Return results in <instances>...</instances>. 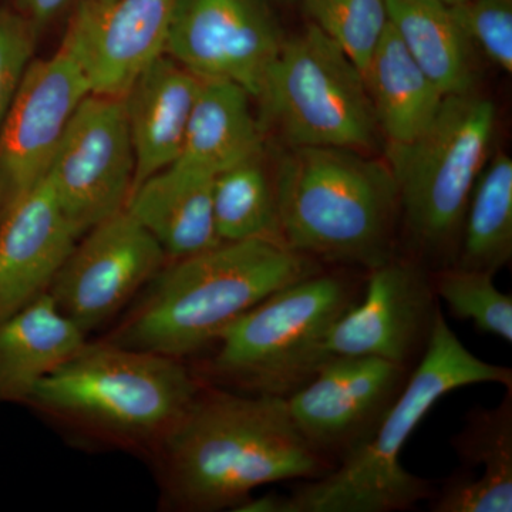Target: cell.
Wrapping results in <instances>:
<instances>
[{
  "label": "cell",
  "instance_id": "6da1fadb",
  "mask_svg": "<svg viewBox=\"0 0 512 512\" xmlns=\"http://www.w3.org/2000/svg\"><path fill=\"white\" fill-rule=\"evenodd\" d=\"M165 507L235 511L256 488L335 468L296 429L286 399L205 384L150 458Z\"/></svg>",
  "mask_w": 512,
  "mask_h": 512
},
{
  "label": "cell",
  "instance_id": "7a4b0ae2",
  "mask_svg": "<svg viewBox=\"0 0 512 512\" xmlns=\"http://www.w3.org/2000/svg\"><path fill=\"white\" fill-rule=\"evenodd\" d=\"M323 268L268 239L222 242L168 261L103 340L185 362L269 295Z\"/></svg>",
  "mask_w": 512,
  "mask_h": 512
},
{
  "label": "cell",
  "instance_id": "3957f363",
  "mask_svg": "<svg viewBox=\"0 0 512 512\" xmlns=\"http://www.w3.org/2000/svg\"><path fill=\"white\" fill-rule=\"evenodd\" d=\"M202 386L184 360L87 340L26 406L84 446L151 458Z\"/></svg>",
  "mask_w": 512,
  "mask_h": 512
},
{
  "label": "cell",
  "instance_id": "277c9868",
  "mask_svg": "<svg viewBox=\"0 0 512 512\" xmlns=\"http://www.w3.org/2000/svg\"><path fill=\"white\" fill-rule=\"evenodd\" d=\"M512 387L510 367L485 362L470 352L440 311L426 353L375 436L326 476L305 481L289 495L251 497L237 512H394L433 497L430 481L400 463L407 440L441 397L471 384Z\"/></svg>",
  "mask_w": 512,
  "mask_h": 512
},
{
  "label": "cell",
  "instance_id": "5b68a950",
  "mask_svg": "<svg viewBox=\"0 0 512 512\" xmlns=\"http://www.w3.org/2000/svg\"><path fill=\"white\" fill-rule=\"evenodd\" d=\"M275 185L292 251L365 272L397 254L400 200L389 164L348 148L289 147Z\"/></svg>",
  "mask_w": 512,
  "mask_h": 512
},
{
  "label": "cell",
  "instance_id": "8992f818",
  "mask_svg": "<svg viewBox=\"0 0 512 512\" xmlns=\"http://www.w3.org/2000/svg\"><path fill=\"white\" fill-rule=\"evenodd\" d=\"M366 274L333 266L279 289L222 330L192 370L210 386L288 399L329 359L330 330L359 301Z\"/></svg>",
  "mask_w": 512,
  "mask_h": 512
},
{
  "label": "cell",
  "instance_id": "52a82bcc",
  "mask_svg": "<svg viewBox=\"0 0 512 512\" xmlns=\"http://www.w3.org/2000/svg\"><path fill=\"white\" fill-rule=\"evenodd\" d=\"M497 109L476 92L444 97L436 120L406 146L387 147L406 256L429 271L456 264L468 201L491 157Z\"/></svg>",
  "mask_w": 512,
  "mask_h": 512
},
{
  "label": "cell",
  "instance_id": "ba28073f",
  "mask_svg": "<svg viewBox=\"0 0 512 512\" xmlns=\"http://www.w3.org/2000/svg\"><path fill=\"white\" fill-rule=\"evenodd\" d=\"M258 100L288 147L365 153L383 138L359 67L312 23L285 37Z\"/></svg>",
  "mask_w": 512,
  "mask_h": 512
},
{
  "label": "cell",
  "instance_id": "9c48e42d",
  "mask_svg": "<svg viewBox=\"0 0 512 512\" xmlns=\"http://www.w3.org/2000/svg\"><path fill=\"white\" fill-rule=\"evenodd\" d=\"M134 173L136 157L123 97L87 94L74 110L46 175L80 238L126 208Z\"/></svg>",
  "mask_w": 512,
  "mask_h": 512
},
{
  "label": "cell",
  "instance_id": "30bf717a",
  "mask_svg": "<svg viewBox=\"0 0 512 512\" xmlns=\"http://www.w3.org/2000/svg\"><path fill=\"white\" fill-rule=\"evenodd\" d=\"M167 262L153 235L124 208L76 242L47 293L89 335L140 296Z\"/></svg>",
  "mask_w": 512,
  "mask_h": 512
},
{
  "label": "cell",
  "instance_id": "8fae6325",
  "mask_svg": "<svg viewBox=\"0 0 512 512\" xmlns=\"http://www.w3.org/2000/svg\"><path fill=\"white\" fill-rule=\"evenodd\" d=\"M285 37L266 0H178L164 53L202 82L259 99Z\"/></svg>",
  "mask_w": 512,
  "mask_h": 512
},
{
  "label": "cell",
  "instance_id": "7c38bea8",
  "mask_svg": "<svg viewBox=\"0 0 512 512\" xmlns=\"http://www.w3.org/2000/svg\"><path fill=\"white\" fill-rule=\"evenodd\" d=\"M410 373L380 357L332 356L286 404L306 443L336 467L375 436Z\"/></svg>",
  "mask_w": 512,
  "mask_h": 512
},
{
  "label": "cell",
  "instance_id": "4fadbf2b",
  "mask_svg": "<svg viewBox=\"0 0 512 512\" xmlns=\"http://www.w3.org/2000/svg\"><path fill=\"white\" fill-rule=\"evenodd\" d=\"M440 311L429 269L396 254L367 272L362 296L330 330L326 350L329 357L375 356L413 370Z\"/></svg>",
  "mask_w": 512,
  "mask_h": 512
},
{
  "label": "cell",
  "instance_id": "5bb4252c",
  "mask_svg": "<svg viewBox=\"0 0 512 512\" xmlns=\"http://www.w3.org/2000/svg\"><path fill=\"white\" fill-rule=\"evenodd\" d=\"M90 93L63 43L55 55L30 63L0 126V217L45 180L74 110Z\"/></svg>",
  "mask_w": 512,
  "mask_h": 512
},
{
  "label": "cell",
  "instance_id": "9a60e30c",
  "mask_svg": "<svg viewBox=\"0 0 512 512\" xmlns=\"http://www.w3.org/2000/svg\"><path fill=\"white\" fill-rule=\"evenodd\" d=\"M178 0H84L63 45L72 50L94 94L120 96L164 55Z\"/></svg>",
  "mask_w": 512,
  "mask_h": 512
},
{
  "label": "cell",
  "instance_id": "2e32d148",
  "mask_svg": "<svg viewBox=\"0 0 512 512\" xmlns=\"http://www.w3.org/2000/svg\"><path fill=\"white\" fill-rule=\"evenodd\" d=\"M79 239L47 178L0 217V322L49 292Z\"/></svg>",
  "mask_w": 512,
  "mask_h": 512
},
{
  "label": "cell",
  "instance_id": "e0dca14e",
  "mask_svg": "<svg viewBox=\"0 0 512 512\" xmlns=\"http://www.w3.org/2000/svg\"><path fill=\"white\" fill-rule=\"evenodd\" d=\"M201 86L202 80L164 53L128 87L123 99L136 157L133 191L181 157Z\"/></svg>",
  "mask_w": 512,
  "mask_h": 512
},
{
  "label": "cell",
  "instance_id": "ac0fdd59",
  "mask_svg": "<svg viewBox=\"0 0 512 512\" xmlns=\"http://www.w3.org/2000/svg\"><path fill=\"white\" fill-rule=\"evenodd\" d=\"M214 177L174 163L131 192L126 210L153 235L168 261L222 244L212 210Z\"/></svg>",
  "mask_w": 512,
  "mask_h": 512
},
{
  "label": "cell",
  "instance_id": "d6986e66",
  "mask_svg": "<svg viewBox=\"0 0 512 512\" xmlns=\"http://www.w3.org/2000/svg\"><path fill=\"white\" fill-rule=\"evenodd\" d=\"M86 342L49 293L0 322V403L26 404L37 384Z\"/></svg>",
  "mask_w": 512,
  "mask_h": 512
},
{
  "label": "cell",
  "instance_id": "ffe728a7",
  "mask_svg": "<svg viewBox=\"0 0 512 512\" xmlns=\"http://www.w3.org/2000/svg\"><path fill=\"white\" fill-rule=\"evenodd\" d=\"M362 74L387 147L412 143L436 120L446 96L407 52L390 22Z\"/></svg>",
  "mask_w": 512,
  "mask_h": 512
},
{
  "label": "cell",
  "instance_id": "44dd1931",
  "mask_svg": "<svg viewBox=\"0 0 512 512\" xmlns=\"http://www.w3.org/2000/svg\"><path fill=\"white\" fill-rule=\"evenodd\" d=\"M247 90L229 82H202L177 163L217 175L264 151L261 123Z\"/></svg>",
  "mask_w": 512,
  "mask_h": 512
},
{
  "label": "cell",
  "instance_id": "7402d4cb",
  "mask_svg": "<svg viewBox=\"0 0 512 512\" xmlns=\"http://www.w3.org/2000/svg\"><path fill=\"white\" fill-rule=\"evenodd\" d=\"M389 22L444 96L473 92L474 49L450 5L441 0H387Z\"/></svg>",
  "mask_w": 512,
  "mask_h": 512
},
{
  "label": "cell",
  "instance_id": "603a6c76",
  "mask_svg": "<svg viewBox=\"0 0 512 512\" xmlns=\"http://www.w3.org/2000/svg\"><path fill=\"white\" fill-rule=\"evenodd\" d=\"M512 258V160L491 154L468 201L457 266L497 274Z\"/></svg>",
  "mask_w": 512,
  "mask_h": 512
},
{
  "label": "cell",
  "instance_id": "cb8c5ba5",
  "mask_svg": "<svg viewBox=\"0 0 512 512\" xmlns=\"http://www.w3.org/2000/svg\"><path fill=\"white\" fill-rule=\"evenodd\" d=\"M212 210L222 242L268 239L285 245L275 174H269L262 154L215 175Z\"/></svg>",
  "mask_w": 512,
  "mask_h": 512
},
{
  "label": "cell",
  "instance_id": "d4e9b609",
  "mask_svg": "<svg viewBox=\"0 0 512 512\" xmlns=\"http://www.w3.org/2000/svg\"><path fill=\"white\" fill-rule=\"evenodd\" d=\"M461 471L483 468L485 483L512 490V387L493 409L478 406L467 414L463 429L451 437Z\"/></svg>",
  "mask_w": 512,
  "mask_h": 512
},
{
  "label": "cell",
  "instance_id": "484cf974",
  "mask_svg": "<svg viewBox=\"0 0 512 512\" xmlns=\"http://www.w3.org/2000/svg\"><path fill=\"white\" fill-rule=\"evenodd\" d=\"M493 274L457 265L430 271L434 293L457 319L481 333L512 342V298L494 285Z\"/></svg>",
  "mask_w": 512,
  "mask_h": 512
},
{
  "label": "cell",
  "instance_id": "4316f807",
  "mask_svg": "<svg viewBox=\"0 0 512 512\" xmlns=\"http://www.w3.org/2000/svg\"><path fill=\"white\" fill-rule=\"evenodd\" d=\"M302 5L312 25L363 72L389 26L387 0H302Z\"/></svg>",
  "mask_w": 512,
  "mask_h": 512
},
{
  "label": "cell",
  "instance_id": "83f0119b",
  "mask_svg": "<svg viewBox=\"0 0 512 512\" xmlns=\"http://www.w3.org/2000/svg\"><path fill=\"white\" fill-rule=\"evenodd\" d=\"M474 50L512 73V0H461L450 5Z\"/></svg>",
  "mask_w": 512,
  "mask_h": 512
},
{
  "label": "cell",
  "instance_id": "f1b7e54d",
  "mask_svg": "<svg viewBox=\"0 0 512 512\" xmlns=\"http://www.w3.org/2000/svg\"><path fill=\"white\" fill-rule=\"evenodd\" d=\"M37 29L25 15L0 12V126L33 62Z\"/></svg>",
  "mask_w": 512,
  "mask_h": 512
},
{
  "label": "cell",
  "instance_id": "f546056e",
  "mask_svg": "<svg viewBox=\"0 0 512 512\" xmlns=\"http://www.w3.org/2000/svg\"><path fill=\"white\" fill-rule=\"evenodd\" d=\"M70 0H22L26 18L39 30L56 18Z\"/></svg>",
  "mask_w": 512,
  "mask_h": 512
},
{
  "label": "cell",
  "instance_id": "4dcf8cb0",
  "mask_svg": "<svg viewBox=\"0 0 512 512\" xmlns=\"http://www.w3.org/2000/svg\"><path fill=\"white\" fill-rule=\"evenodd\" d=\"M93 2L96 3L97 6H101V8H103V6L110 5L113 0H93Z\"/></svg>",
  "mask_w": 512,
  "mask_h": 512
},
{
  "label": "cell",
  "instance_id": "1f68e13d",
  "mask_svg": "<svg viewBox=\"0 0 512 512\" xmlns=\"http://www.w3.org/2000/svg\"><path fill=\"white\" fill-rule=\"evenodd\" d=\"M441 2L447 3V5H454V3L461 2V0H441Z\"/></svg>",
  "mask_w": 512,
  "mask_h": 512
}]
</instances>
